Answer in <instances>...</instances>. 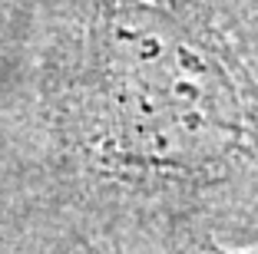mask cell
<instances>
[{"mask_svg":"<svg viewBox=\"0 0 258 254\" xmlns=\"http://www.w3.org/2000/svg\"><path fill=\"white\" fill-rule=\"evenodd\" d=\"M83 152L96 182L192 202L258 158V112L205 27L166 0H106L83 69Z\"/></svg>","mask_w":258,"mask_h":254,"instance_id":"6da1fadb","label":"cell"},{"mask_svg":"<svg viewBox=\"0 0 258 254\" xmlns=\"http://www.w3.org/2000/svg\"><path fill=\"white\" fill-rule=\"evenodd\" d=\"M196 254H258V247H251V251H219V247H202V251Z\"/></svg>","mask_w":258,"mask_h":254,"instance_id":"7a4b0ae2","label":"cell"}]
</instances>
